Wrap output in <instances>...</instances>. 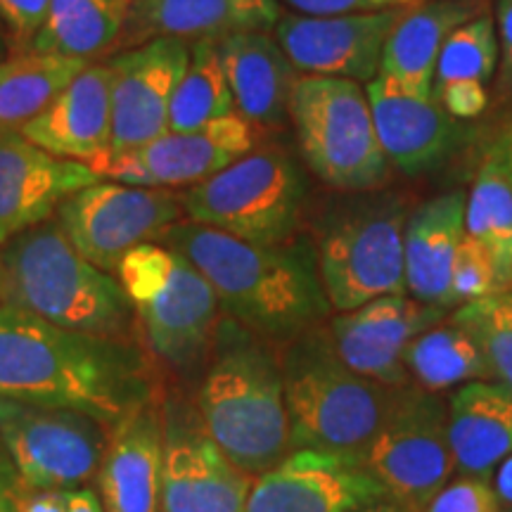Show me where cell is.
<instances>
[{"label":"cell","instance_id":"obj_1","mask_svg":"<svg viewBox=\"0 0 512 512\" xmlns=\"http://www.w3.org/2000/svg\"><path fill=\"white\" fill-rule=\"evenodd\" d=\"M166 384L138 339L83 335L0 304V399L91 415L112 430Z\"/></svg>","mask_w":512,"mask_h":512},{"label":"cell","instance_id":"obj_2","mask_svg":"<svg viewBox=\"0 0 512 512\" xmlns=\"http://www.w3.org/2000/svg\"><path fill=\"white\" fill-rule=\"evenodd\" d=\"M159 245L185 256L209 280L228 318L275 347L325 323L332 311L316 247L299 235L283 245H254L183 219Z\"/></svg>","mask_w":512,"mask_h":512},{"label":"cell","instance_id":"obj_3","mask_svg":"<svg viewBox=\"0 0 512 512\" xmlns=\"http://www.w3.org/2000/svg\"><path fill=\"white\" fill-rule=\"evenodd\" d=\"M192 401L209 437L252 479L290 451L280 347L226 313Z\"/></svg>","mask_w":512,"mask_h":512},{"label":"cell","instance_id":"obj_4","mask_svg":"<svg viewBox=\"0 0 512 512\" xmlns=\"http://www.w3.org/2000/svg\"><path fill=\"white\" fill-rule=\"evenodd\" d=\"M0 268V304L64 330L140 342L136 316L117 275L83 259L55 219L5 242Z\"/></svg>","mask_w":512,"mask_h":512},{"label":"cell","instance_id":"obj_5","mask_svg":"<svg viewBox=\"0 0 512 512\" xmlns=\"http://www.w3.org/2000/svg\"><path fill=\"white\" fill-rule=\"evenodd\" d=\"M292 448H316L363 465L396 389L358 375L332 347L328 325L280 347Z\"/></svg>","mask_w":512,"mask_h":512},{"label":"cell","instance_id":"obj_6","mask_svg":"<svg viewBox=\"0 0 512 512\" xmlns=\"http://www.w3.org/2000/svg\"><path fill=\"white\" fill-rule=\"evenodd\" d=\"M117 278L136 316L140 344L166 382L195 387L223 316L209 280L185 256L159 242L128 252Z\"/></svg>","mask_w":512,"mask_h":512},{"label":"cell","instance_id":"obj_7","mask_svg":"<svg viewBox=\"0 0 512 512\" xmlns=\"http://www.w3.org/2000/svg\"><path fill=\"white\" fill-rule=\"evenodd\" d=\"M408 204L396 192H354L337 202L320 228L318 271L337 313L384 294H406L403 230Z\"/></svg>","mask_w":512,"mask_h":512},{"label":"cell","instance_id":"obj_8","mask_svg":"<svg viewBox=\"0 0 512 512\" xmlns=\"http://www.w3.org/2000/svg\"><path fill=\"white\" fill-rule=\"evenodd\" d=\"M306 178L280 147H254L238 162L181 192L185 221L254 245L297 238L306 207Z\"/></svg>","mask_w":512,"mask_h":512},{"label":"cell","instance_id":"obj_9","mask_svg":"<svg viewBox=\"0 0 512 512\" xmlns=\"http://www.w3.org/2000/svg\"><path fill=\"white\" fill-rule=\"evenodd\" d=\"M287 114L304 162L330 188L366 192L389 181L392 164L377 140L366 86L349 79L297 76Z\"/></svg>","mask_w":512,"mask_h":512},{"label":"cell","instance_id":"obj_10","mask_svg":"<svg viewBox=\"0 0 512 512\" xmlns=\"http://www.w3.org/2000/svg\"><path fill=\"white\" fill-rule=\"evenodd\" d=\"M363 467L387 501L406 512H425L456 475L444 396L415 384L396 389Z\"/></svg>","mask_w":512,"mask_h":512},{"label":"cell","instance_id":"obj_11","mask_svg":"<svg viewBox=\"0 0 512 512\" xmlns=\"http://www.w3.org/2000/svg\"><path fill=\"white\" fill-rule=\"evenodd\" d=\"M183 219L181 192L107 178L74 192L55 211V221L76 252L112 275L128 252L159 242Z\"/></svg>","mask_w":512,"mask_h":512},{"label":"cell","instance_id":"obj_12","mask_svg":"<svg viewBox=\"0 0 512 512\" xmlns=\"http://www.w3.org/2000/svg\"><path fill=\"white\" fill-rule=\"evenodd\" d=\"M110 432L91 415L0 399V439L19 489L88 486L98 475Z\"/></svg>","mask_w":512,"mask_h":512},{"label":"cell","instance_id":"obj_13","mask_svg":"<svg viewBox=\"0 0 512 512\" xmlns=\"http://www.w3.org/2000/svg\"><path fill=\"white\" fill-rule=\"evenodd\" d=\"M159 512H245L254 479L228 460L204 430L192 396L166 384L162 396Z\"/></svg>","mask_w":512,"mask_h":512},{"label":"cell","instance_id":"obj_14","mask_svg":"<svg viewBox=\"0 0 512 512\" xmlns=\"http://www.w3.org/2000/svg\"><path fill=\"white\" fill-rule=\"evenodd\" d=\"M261 131L240 114L209 121L188 133L166 131L136 152L110 159L100 178L145 188H190L259 147Z\"/></svg>","mask_w":512,"mask_h":512},{"label":"cell","instance_id":"obj_15","mask_svg":"<svg viewBox=\"0 0 512 512\" xmlns=\"http://www.w3.org/2000/svg\"><path fill=\"white\" fill-rule=\"evenodd\" d=\"M403 10L332 17L283 12L273 36L297 74L368 83L380 74L384 46Z\"/></svg>","mask_w":512,"mask_h":512},{"label":"cell","instance_id":"obj_16","mask_svg":"<svg viewBox=\"0 0 512 512\" xmlns=\"http://www.w3.org/2000/svg\"><path fill=\"white\" fill-rule=\"evenodd\" d=\"M448 313L411 294H384L358 309L335 313L328 330L332 347L354 373L389 389L411 384L403 366L408 344Z\"/></svg>","mask_w":512,"mask_h":512},{"label":"cell","instance_id":"obj_17","mask_svg":"<svg viewBox=\"0 0 512 512\" xmlns=\"http://www.w3.org/2000/svg\"><path fill=\"white\" fill-rule=\"evenodd\" d=\"M188 60L190 43L178 38H155L114 55L110 159L136 152L169 131L171 100Z\"/></svg>","mask_w":512,"mask_h":512},{"label":"cell","instance_id":"obj_18","mask_svg":"<svg viewBox=\"0 0 512 512\" xmlns=\"http://www.w3.org/2000/svg\"><path fill=\"white\" fill-rule=\"evenodd\" d=\"M382 498L363 465L316 448H292L254 477L245 512H358Z\"/></svg>","mask_w":512,"mask_h":512},{"label":"cell","instance_id":"obj_19","mask_svg":"<svg viewBox=\"0 0 512 512\" xmlns=\"http://www.w3.org/2000/svg\"><path fill=\"white\" fill-rule=\"evenodd\" d=\"M114 81V57L91 62L19 133L50 155L83 162L98 174L112 155Z\"/></svg>","mask_w":512,"mask_h":512},{"label":"cell","instance_id":"obj_20","mask_svg":"<svg viewBox=\"0 0 512 512\" xmlns=\"http://www.w3.org/2000/svg\"><path fill=\"white\" fill-rule=\"evenodd\" d=\"M98 181L88 164L50 155L22 133L0 136V247L53 219L67 197Z\"/></svg>","mask_w":512,"mask_h":512},{"label":"cell","instance_id":"obj_21","mask_svg":"<svg viewBox=\"0 0 512 512\" xmlns=\"http://www.w3.org/2000/svg\"><path fill=\"white\" fill-rule=\"evenodd\" d=\"M375 133L392 169L422 176L439 169L465 138V124L451 117L434 98L403 91L389 76L366 83Z\"/></svg>","mask_w":512,"mask_h":512},{"label":"cell","instance_id":"obj_22","mask_svg":"<svg viewBox=\"0 0 512 512\" xmlns=\"http://www.w3.org/2000/svg\"><path fill=\"white\" fill-rule=\"evenodd\" d=\"M162 396L133 408L110 432L98 467V494L105 512H159L162 494Z\"/></svg>","mask_w":512,"mask_h":512},{"label":"cell","instance_id":"obj_23","mask_svg":"<svg viewBox=\"0 0 512 512\" xmlns=\"http://www.w3.org/2000/svg\"><path fill=\"white\" fill-rule=\"evenodd\" d=\"M280 17L278 0H131L119 48L143 46L155 38L197 43L273 31Z\"/></svg>","mask_w":512,"mask_h":512},{"label":"cell","instance_id":"obj_24","mask_svg":"<svg viewBox=\"0 0 512 512\" xmlns=\"http://www.w3.org/2000/svg\"><path fill=\"white\" fill-rule=\"evenodd\" d=\"M465 202L463 190L432 197L408 214L403 230L406 294L446 311L456 309L451 275L465 235Z\"/></svg>","mask_w":512,"mask_h":512},{"label":"cell","instance_id":"obj_25","mask_svg":"<svg viewBox=\"0 0 512 512\" xmlns=\"http://www.w3.org/2000/svg\"><path fill=\"white\" fill-rule=\"evenodd\" d=\"M219 53L233 91L235 114L259 131L283 126L297 69L271 31H245L221 38Z\"/></svg>","mask_w":512,"mask_h":512},{"label":"cell","instance_id":"obj_26","mask_svg":"<svg viewBox=\"0 0 512 512\" xmlns=\"http://www.w3.org/2000/svg\"><path fill=\"white\" fill-rule=\"evenodd\" d=\"M446 403L456 475L491 482L512 453V392L494 380L467 382Z\"/></svg>","mask_w":512,"mask_h":512},{"label":"cell","instance_id":"obj_27","mask_svg":"<svg viewBox=\"0 0 512 512\" xmlns=\"http://www.w3.org/2000/svg\"><path fill=\"white\" fill-rule=\"evenodd\" d=\"M482 12L484 0H420L406 8L384 46L380 74L418 98H432L441 48Z\"/></svg>","mask_w":512,"mask_h":512},{"label":"cell","instance_id":"obj_28","mask_svg":"<svg viewBox=\"0 0 512 512\" xmlns=\"http://www.w3.org/2000/svg\"><path fill=\"white\" fill-rule=\"evenodd\" d=\"M496 69V19L482 12L453 31L441 48L432 98L458 121L475 119L489 107V86Z\"/></svg>","mask_w":512,"mask_h":512},{"label":"cell","instance_id":"obj_29","mask_svg":"<svg viewBox=\"0 0 512 512\" xmlns=\"http://www.w3.org/2000/svg\"><path fill=\"white\" fill-rule=\"evenodd\" d=\"M131 0H50L29 50L95 62L119 48Z\"/></svg>","mask_w":512,"mask_h":512},{"label":"cell","instance_id":"obj_30","mask_svg":"<svg viewBox=\"0 0 512 512\" xmlns=\"http://www.w3.org/2000/svg\"><path fill=\"white\" fill-rule=\"evenodd\" d=\"M403 366L411 384L434 394L458 389L467 382L494 380L475 335L451 313L408 344Z\"/></svg>","mask_w":512,"mask_h":512},{"label":"cell","instance_id":"obj_31","mask_svg":"<svg viewBox=\"0 0 512 512\" xmlns=\"http://www.w3.org/2000/svg\"><path fill=\"white\" fill-rule=\"evenodd\" d=\"M88 64L36 50L0 62V136L22 131Z\"/></svg>","mask_w":512,"mask_h":512},{"label":"cell","instance_id":"obj_32","mask_svg":"<svg viewBox=\"0 0 512 512\" xmlns=\"http://www.w3.org/2000/svg\"><path fill=\"white\" fill-rule=\"evenodd\" d=\"M235 114V100L223 67L219 43H190V60L178 81L169 112V131L188 133L209 121Z\"/></svg>","mask_w":512,"mask_h":512},{"label":"cell","instance_id":"obj_33","mask_svg":"<svg viewBox=\"0 0 512 512\" xmlns=\"http://www.w3.org/2000/svg\"><path fill=\"white\" fill-rule=\"evenodd\" d=\"M465 233L491 254L501 290L512 287V185L489 155L467 192Z\"/></svg>","mask_w":512,"mask_h":512},{"label":"cell","instance_id":"obj_34","mask_svg":"<svg viewBox=\"0 0 512 512\" xmlns=\"http://www.w3.org/2000/svg\"><path fill=\"white\" fill-rule=\"evenodd\" d=\"M475 335L494 382L512 392V287L451 311Z\"/></svg>","mask_w":512,"mask_h":512},{"label":"cell","instance_id":"obj_35","mask_svg":"<svg viewBox=\"0 0 512 512\" xmlns=\"http://www.w3.org/2000/svg\"><path fill=\"white\" fill-rule=\"evenodd\" d=\"M451 292L456 309L463 304L477 302V299L491 297L496 292H503L501 285H498L496 266L491 254L467 233L460 240L456 264H453Z\"/></svg>","mask_w":512,"mask_h":512},{"label":"cell","instance_id":"obj_36","mask_svg":"<svg viewBox=\"0 0 512 512\" xmlns=\"http://www.w3.org/2000/svg\"><path fill=\"white\" fill-rule=\"evenodd\" d=\"M425 512H503V505L486 479L453 477Z\"/></svg>","mask_w":512,"mask_h":512},{"label":"cell","instance_id":"obj_37","mask_svg":"<svg viewBox=\"0 0 512 512\" xmlns=\"http://www.w3.org/2000/svg\"><path fill=\"white\" fill-rule=\"evenodd\" d=\"M50 0H0V19L19 46L31 48L43 22Z\"/></svg>","mask_w":512,"mask_h":512},{"label":"cell","instance_id":"obj_38","mask_svg":"<svg viewBox=\"0 0 512 512\" xmlns=\"http://www.w3.org/2000/svg\"><path fill=\"white\" fill-rule=\"evenodd\" d=\"M299 15L332 17V15H356V12H382L411 8L420 0H285Z\"/></svg>","mask_w":512,"mask_h":512},{"label":"cell","instance_id":"obj_39","mask_svg":"<svg viewBox=\"0 0 512 512\" xmlns=\"http://www.w3.org/2000/svg\"><path fill=\"white\" fill-rule=\"evenodd\" d=\"M498 34V91L512 95V0L496 3Z\"/></svg>","mask_w":512,"mask_h":512},{"label":"cell","instance_id":"obj_40","mask_svg":"<svg viewBox=\"0 0 512 512\" xmlns=\"http://www.w3.org/2000/svg\"><path fill=\"white\" fill-rule=\"evenodd\" d=\"M69 489H19L15 512H67Z\"/></svg>","mask_w":512,"mask_h":512},{"label":"cell","instance_id":"obj_41","mask_svg":"<svg viewBox=\"0 0 512 512\" xmlns=\"http://www.w3.org/2000/svg\"><path fill=\"white\" fill-rule=\"evenodd\" d=\"M486 155L494 159L498 169L503 171V176L508 178V183L512 185V117L508 119V124L498 131V136L494 138L489 150H486Z\"/></svg>","mask_w":512,"mask_h":512},{"label":"cell","instance_id":"obj_42","mask_svg":"<svg viewBox=\"0 0 512 512\" xmlns=\"http://www.w3.org/2000/svg\"><path fill=\"white\" fill-rule=\"evenodd\" d=\"M67 512H105L98 489L91 484L79 486V489H69L67 494Z\"/></svg>","mask_w":512,"mask_h":512},{"label":"cell","instance_id":"obj_43","mask_svg":"<svg viewBox=\"0 0 512 512\" xmlns=\"http://www.w3.org/2000/svg\"><path fill=\"white\" fill-rule=\"evenodd\" d=\"M491 486H494L503 508H512V453L494 470V475H491Z\"/></svg>","mask_w":512,"mask_h":512},{"label":"cell","instance_id":"obj_44","mask_svg":"<svg viewBox=\"0 0 512 512\" xmlns=\"http://www.w3.org/2000/svg\"><path fill=\"white\" fill-rule=\"evenodd\" d=\"M17 489L19 484H17L15 465H12L8 451H5L3 439H0V491H8V494L15 496Z\"/></svg>","mask_w":512,"mask_h":512},{"label":"cell","instance_id":"obj_45","mask_svg":"<svg viewBox=\"0 0 512 512\" xmlns=\"http://www.w3.org/2000/svg\"><path fill=\"white\" fill-rule=\"evenodd\" d=\"M358 512H406V510L399 508V505H394L392 501H387V498H382V501L368 505V508H361Z\"/></svg>","mask_w":512,"mask_h":512},{"label":"cell","instance_id":"obj_46","mask_svg":"<svg viewBox=\"0 0 512 512\" xmlns=\"http://www.w3.org/2000/svg\"><path fill=\"white\" fill-rule=\"evenodd\" d=\"M0 512H15V496L8 491H0Z\"/></svg>","mask_w":512,"mask_h":512},{"label":"cell","instance_id":"obj_47","mask_svg":"<svg viewBox=\"0 0 512 512\" xmlns=\"http://www.w3.org/2000/svg\"><path fill=\"white\" fill-rule=\"evenodd\" d=\"M0 287H3V268H0Z\"/></svg>","mask_w":512,"mask_h":512},{"label":"cell","instance_id":"obj_48","mask_svg":"<svg viewBox=\"0 0 512 512\" xmlns=\"http://www.w3.org/2000/svg\"><path fill=\"white\" fill-rule=\"evenodd\" d=\"M503 512H512V508H503Z\"/></svg>","mask_w":512,"mask_h":512}]
</instances>
